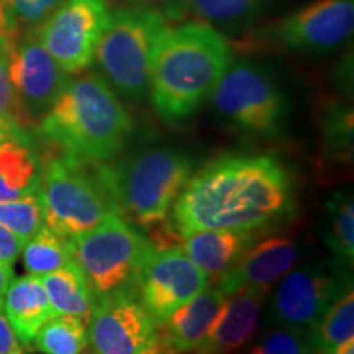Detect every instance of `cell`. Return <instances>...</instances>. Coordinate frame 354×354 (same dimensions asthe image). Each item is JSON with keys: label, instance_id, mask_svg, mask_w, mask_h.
Returning <instances> with one entry per match:
<instances>
[{"label": "cell", "instance_id": "6da1fadb", "mask_svg": "<svg viewBox=\"0 0 354 354\" xmlns=\"http://www.w3.org/2000/svg\"><path fill=\"white\" fill-rule=\"evenodd\" d=\"M289 171L269 154H223L190 176L172 207L180 236L201 230H268L294 214Z\"/></svg>", "mask_w": 354, "mask_h": 354}, {"label": "cell", "instance_id": "7a4b0ae2", "mask_svg": "<svg viewBox=\"0 0 354 354\" xmlns=\"http://www.w3.org/2000/svg\"><path fill=\"white\" fill-rule=\"evenodd\" d=\"M233 63L225 33L197 19L169 25L154 48L149 95L167 123L189 120L210 100L220 79Z\"/></svg>", "mask_w": 354, "mask_h": 354}, {"label": "cell", "instance_id": "3957f363", "mask_svg": "<svg viewBox=\"0 0 354 354\" xmlns=\"http://www.w3.org/2000/svg\"><path fill=\"white\" fill-rule=\"evenodd\" d=\"M131 133L130 113L97 73L69 81L38 125L50 148L84 165L113 159Z\"/></svg>", "mask_w": 354, "mask_h": 354}, {"label": "cell", "instance_id": "277c9868", "mask_svg": "<svg viewBox=\"0 0 354 354\" xmlns=\"http://www.w3.org/2000/svg\"><path fill=\"white\" fill-rule=\"evenodd\" d=\"M92 166L117 214L141 230H151L167 218L194 169L187 154L169 146H148L115 165Z\"/></svg>", "mask_w": 354, "mask_h": 354}, {"label": "cell", "instance_id": "5b68a950", "mask_svg": "<svg viewBox=\"0 0 354 354\" xmlns=\"http://www.w3.org/2000/svg\"><path fill=\"white\" fill-rule=\"evenodd\" d=\"M169 25L151 8L130 6L110 12L94 63L97 74L120 99L141 102L149 94L154 48Z\"/></svg>", "mask_w": 354, "mask_h": 354}, {"label": "cell", "instance_id": "8992f818", "mask_svg": "<svg viewBox=\"0 0 354 354\" xmlns=\"http://www.w3.org/2000/svg\"><path fill=\"white\" fill-rule=\"evenodd\" d=\"M38 159V196L44 223L53 232L73 240L117 214L94 171H87V165L55 149Z\"/></svg>", "mask_w": 354, "mask_h": 354}, {"label": "cell", "instance_id": "52a82bcc", "mask_svg": "<svg viewBox=\"0 0 354 354\" xmlns=\"http://www.w3.org/2000/svg\"><path fill=\"white\" fill-rule=\"evenodd\" d=\"M71 245L95 299L136 295L140 272L154 250L151 240L118 214L109 215L99 227L73 238Z\"/></svg>", "mask_w": 354, "mask_h": 354}, {"label": "cell", "instance_id": "ba28073f", "mask_svg": "<svg viewBox=\"0 0 354 354\" xmlns=\"http://www.w3.org/2000/svg\"><path fill=\"white\" fill-rule=\"evenodd\" d=\"M353 264L338 258L318 259L292 269L266 295L264 326L308 333L344 292L353 289Z\"/></svg>", "mask_w": 354, "mask_h": 354}, {"label": "cell", "instance_id": "9c48e42d", "mask_svg": "<svg viewBox=\"0 0 354 354\" xmlns=\"http://www.w3.org/2000/svg\"><path fill=\"white\" fill-rule=\"evenodd\" d=\"M218 117L234 130L274 138L284 131L289 105L264 68L241 59L230 64L212 94Z\"/></svg>", "mask_w": 354, "mask_h": 354}, {"label": "cell", "instance_id": "30bf717a", "mask_svg": "<svg viewBox=\"0 0 354 354\" xmlns=\"http://www.w3.org/2000/svg\"><path fill=\"white\" fill-rule=\"evenodd\" d=\"M110 12L109 0H63L39 25V39L69 76L94 64Z\"/></svg>", "mask_w": 354, "mask_h": 354}, {"label": "cell", "instance_id": "8fae6325", "mask_svg": "<svg viewBox=\"0 0 354 354\" xmlns=\"http://www.w3.org/2000/svg\"><path fill=\"white\" fill-rule=\"evenodd\" d=\"M158 323L135 294L95 299L88 317V344L95 354H159Z\"/></svg>", "mask_w": 354, "mask_h": 354}, {"label": "cell", "instance_id": "7c38bea8", "mask_svg": "<svg viewBox=\"0 0 354 354\" xmlns=\"http://www.w3.org/2000/svg\"><path fill=\"white\" fill-rule=\"evenodd\" d=\"M210 279L180 248H154L141 269L136 295L158 325L209 287Z\"/></svg>", "mask_w": 354, "mask_h": 354}, {"label": "cell", "instance_id": "4fadbf2b", "mask_svg": "<svg viewBox=\"0 0 354 354\" xmlns=\"http://www.w3.org/2000/svg\"><path fill=\"white\" fill-rule=\"evenodd\" d=\"M38 28L21 35L8 57L12 87L32 125L41 120L71 81L69 74L44 48Z\"/></svg>", "mask_w": 354, "mask_h": 354}, {"label": "cell", "instance_id": "5bb4252c", "mask_svg": "<svg viewBox=\"0 0 354 354\" xmlns=\"http://www.w3.org/2000/svg\"><path fill=\"white\" fill-rule=\"evenodd\" d=\"M354 0H315L268 30L266 39L300 53H328L351 38Z\"/></svg>", "mask_w": 354, "mask_h": 354}, {"label": "cell", "instance_id": "9a60e30c", "mask_svg": "<svg viewBox=\"0 0 354 354\" xmlns=\"http://www.w3.org/2000/svg\"><path fill=\"white\" fill-rule=\"evenodd\" d=\"M304 254V248L287 236H269L258 243L253 241L215 286L223 295L243 287L269 292V287L292 271Z\"/></svg>", "mask_w": 354, "mask_h": 354}, {"label": "cell", "instance_id": "2e32d148", "mask_svg": "<svg viewBox=\"0 0 354 354\" xmlns=\"http://www.w3.org/2000/svg\"><path fill=\"white\" fill-rule=\"evenodd\" d=\"M268 290L243 287L225 295L214 325L194 349L196 354H233L246 346L258 331Z\"/></svg>", "mask_w": 354, "mask_h": 354}, {"label": "cell", "instance_id": "e0dca14e", "mask_svg": "<svg viewBox=\"0 0 354 354\" xmlns=\"http://www.w3.org/2000/svg\"><path fill=\"white\" fill-rule=\"evenodd\" d=\"M225 295L218 287L202 290L158 326L162 346L171 351L190 353L201 346L218 315Z\"/></svg>", "mask_w": 354, "mask_h": 354}, {"label": "cell", "instance_id": "ac0fdd59", "mask_svg": "<svg viewBox=\"0 0 354 354\" xmlns=\"http://www.w3.org/2000/svg\"><path fill=\"white\" fill-rule=\"evenodd\" d=\"M2 307L13 333L25 348H32L35 335L55 315L41 279L32 274L13 279L3 295Z\"/></svg>", "mask_w": 354, "mask_h": 354}, {"label": "cell", "instance_id": "d6986e66", "mask_svg": "<svg viewBox=\"0 0 354 354\" xmlns=\"http://www.w3.org/2000/svg\"><path fill=\"white\" fill-rule=\"evenodd\" d=\"M253 241L250 232L201 230L183 238V251L207 277L218 281Z\"/></svg>", "mask_w": 354, "mask_h": 354}, {"label": "cell", "instance_id": "ffe728a7", "mask_svg": "<svg viewBox=\"0 0 354 354\" xmlns=\"http://www.w3.org/2000/svg\"><path fill=\"white\" fill-rule=\"evenodd\" d=\"M39 189V159L33 146L17 140L0 143V202L30 196Z\"/></svg>", "mask_w": 354, "mask_h": 354}, {"label": "cell", "instance_id": "44dd1931", "mask_svg": "<svg viewBox=\"0 0 354 354\" xmlns=\"http://www.w3.org/2000/svg\"><path fill=\"white\" fill-rule=\"evenodd\" d=\"M39 279L46 289L55 315L59 313V315L77 317L84 322L88 320L95 297L76 259Z\"/></svg>", "mask_w": 354, "mask_h": 354}, {"label": "cell", "instance_id": "7402d4cb", "mask_svg": "<svg viewBox=\"0 0 354 354\" xmlns=\"http://www.w3.org/2000/svg\"><path fill=\"white\" fill-rule=\"evenodd\" d=\"M322 238L335 258L353 264L354 259V198L346 187L335 190L325 203Z\"/></svg>", "mask_w": 354, "mask_h": 354}, {"label": "cell", "instance_id": "603a6c76", "mask_svg": "<svg viewBox=\"0 0 354 354\" xmlns=\"http://www.w3.org/2000/svg\"><path fill=\"white\" fill-rule=\"evenodd\" d=\"M269 0H189V12L221 33L250 28Z\"/></svg>", "mask_w": 354, "mask_h": 354}, {"label": "cell", "instance_id": "cb8c5ba5", "mask_svg": "<svg viewBox=\"0 0 354 354\" xmlns=\"http://www.w3.org/2000/svg\"><path fill=\"white\" fill-rule=\"evenodd\" d=\"M313 354H328L354 338V292L349 289L308 331Z\"/></svg>", "mask_w": 354, "mask_h": 354}, {"label": "cell", "instance_id": "d4e9b609", "mask_svg": "<svg viewBox=\"0 0 354 354\" xmlns=\"http://www.w3.org/2000/svg\"><path fill=\"white\" fill-rule=\"evenodd\" d=\"M21 256L26 272L37 277L55 272L74 259L69 238L61 236L48 227H43L32 240L25 243Z\"/></svg>", "mask_w": 354, "mask_h": 354}, {"label": "cell", "instance_id": "484cf974", "mask_svg": "<svg viewBox=\"0 0 354 354\" xmlns=\"http://www.w3.org/2000/svg\"><path fill=\"white\" fill-rule=\"evenodd\" d=\"M88 346L87 326L73 315H53L35 335L32 348L43 354H81Z\"/></svg>", "mask_w": 354, "mask_h": 354}, {"label": "cell", "instance_id": "4316f807", "mask_svg": "<svg viewBox=\"0 0 354 354\" xmlns=\"http://www.w3.org/2000/svg\"><path fill=\"white\" fill-rule=\"evenodd\" d=\"M12 46L0 38V127L8 133L12 140L33 146V136L30 135L32 123L21 112V107L13 91L8 76V57Z\"/></svg>", "mask_w": 354, "mask_h": 354}, {"label": "cell", "instance_id": "83f0119b", "mask_svg": "<svg viewBox=\"0 0 354 354\" xmlns=\"http://www.w3.org/2000/svg\"><path fill=\"white\" fill-rule=\"evenodd\" d=\"M0 225L17 234L24 245L32 240L44 227L43 205L38 192L15 201L0 202Z\"/></svg>", "mask_w": 354, "mask_h": 354}, {"label": "cell", "instance_id": "f1b7e54d", "mask_svg": "<svg viewBox=\"0 0 354 354\" xmlns=\"http://www.w3.org/2000/svg\"><path fill=\"white\" fill-rule=\"evenodd\" d=\"M353 109L346 104H331L323 118L326 151L335 161L353 159Z\"/></svg>", "mask_w": 354, "mask_h": 354}, {"label": "cell", "instance_id": "f546056e", "mask_svg": "<svg viewBox=\"0 0 354 354\" xmlns=\"http://www.w3.org/2000/svg\"><path fill=\"white\" fill-rule=\"evenodd\" d=\"M245 354H313L308 333L266 326L245 346Z\"/></svg>", "mask_w": 354, "mask_h": 354}, {"label": "cell", "instance_id": "4dcf8cb0", "mask_svg": "<svg viewBox=\"0 0 354 354\" xmlns=\"http://www.w3.org/2000/svg\"><path fill=\"white\" fill-rule=\"evenodd\" d=\"M63 0H0V7L20 35L38 28Z\"/></svg>", "mask_w": 354, "mask_h": 354}, {"label": "cell", "instance_id": "1f68e13d", "mask_svg": "<svg viewBox=\"0 0 354 354\" xmlns=\"http://www.w3.org/2000/svg\"><path fill=\"white\" fill-rule=\"evenodd\" d=\"M131 6L151 8L162 15L169 24L183 21L185 13H189V0H130Z\"/></svg>", "mask_w": 354, "mask_h": 354}, {"label": "cell", "instance_id": "d6a6232c", "mask_svg": "<svg viewBox=\"0 0 354 354\" xmlns=\"http://www.w3.org/2000/svg\"><path fill=\"white\" fill-rule=\"evenodd\" d=\"M24 246L25 245L17 234H13L10 230L0 225V263L13 266L21 254Z\"/></svg>", "mask_w": 354, "mask_h": 354}, {"label": "cell", "instance_id": "836d02e7", "mask_svg": "<svg viewBox=\"0 0 354 354\" xmlns=\"http://www.w3.org/2000/svg\"><path fill=\"white\" fill-rule=\"evenodd\" d=\"M0 354H25L2 308H0Z\"/></svg>", "mask_w": 354, "mask_h": 354}, {"label": "cell", "instance_id": "e575fe53", "mask_svg": "<svg viewBox=\"0 0 354 354\" xmlns=\"http://www.w3.org/2000/svg\"><path fill=\"white\" fill-rule=\"evenodd\" d=\"M12 281H13V266L0 263V308H2V304H3V295H6V292Z\"/></svg>", "mask_w": 354, "mask_h": 354}, {"label": "cell", "instance_id": "d590c367", "mask_svg": "<svg viewBox=\"0 0 354 354\" xmlns=\"http://www.w3.org/2000/svg\"><path fill=\"white\" fill-rule=\"evenodd\" d=\"M328 354H354V339H349V342L339 344L338 348Z\"/></svg>", "mask_w": 354, "mask_h": 354}, {"label": "cell", "instance_id": "8d00e7d4", "mask_svg": "<svg viewBox=\"0 0 354 354\" xmlns=\"http://www.w3.org/2000/svg\"><path fill=\"white\" fill-rule=\"evenodd\" d=\"M6 140H12V138L8 136V133L3 130L2 127H0V143H2V141H6Z\"/></svg>", "mask_w": 354, "mask_h": 354}, {"label": "cell", "instance_id": "74e56055", "mask_svg": "<svg viewBox=\"0 0 354 354\" xmlns=\"http://www.w3.org/2000/svg\"><path fill=\"white\" fill-rule=\"evenodd\" d=\"M190 353H192V354H196V353H194V351H190ZM159 354H189V353H177V351H171V349H162V351L161 353H159Z\"/></svg>", "mask_w": 354, "mask_h": 354}]
</instances>
